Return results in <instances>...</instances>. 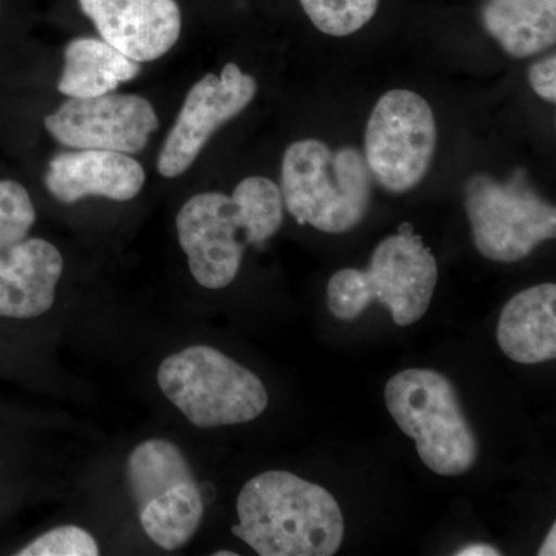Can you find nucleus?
I'll return each mask as SVG.
<instances>
[{"instance_id": "obj_1", "label": "nucleus", "mask_w": 556, "mask_h": 556, "mask_svg": "<svg viewBox=\"0 0 556 556\" xmlns=\"http://www.w3.org/2000/svg\"><path fill=\"white\" fill-rule=\"evenodd\" d=\"M232 533L262 556H331L345 536L336 497L289 471L254 477L237 500Z\"/></svg>"}, {"instance_id": "obj_2", "label": "nucleus", "mask_w": 556, "mask_h": 556, "mask_svg": "<svg viewBox=\"0 0 556 556\" xmlns=\"http://www.w3.org/2000/svg\"><path fill=\"white\" fill-rule=\"evenodd\" d=\"M439 278L437 257L409 223L380 241L367 269H340L328 281L332 316L353 321L372 305L386 306L397 327L426 316Z\"/></svg>"}, {"instance_id": "obj_3", "label": "nucleus", "mask_w": 556, "mask_h": 556, "mask_svg": "<svg viewBox=\"0 0 556 556\" xmlns=\"http://www.w3.org/2000/svg\"><path fill=\"white\" fill-rule=\"evenodd\" d=\"M280 190L299 225L345 233L367 217L372 175L356 148L332 150L320 139H300L285 152Z\"/></svg>"}, {"instance_id": "obj_4", "label": "nucleus", "mask_w": 556, "mask_h": 556, "mask_svg": "<svg viewBox=\"0 0 556 556\" xmlns=\"http://www.w3.org/2000/svg\"><path fill=\"white\" fill-rule=\"evenodd\" d=\"M394 422L416 442L420 459L439 477H460L477 464L479 444L456 388L441 372L408 368L387 382Z\"/></svg>"}, {"instance_id": "obj_5", "label": "nucleus", "mask_w": 556, "mask_h": 556, "mask_svg": "<svg viewBox=\"0 0 556 556\" xmlns=\"http://www.w3.org/2000/svg\"><path fill=\"white\" fill-rule=\"evenodd\" d=\"M159 386L200 428L239 426L268 408L262 380L215 348L197 345L172 354L161 364Z\"/></svg>"}, {"instance_id": "obj_6", "label": "nucleus", "mask_w": 556, "mask_h": 556, "mask_svg": "<svg viewBox=\"0 0 556 556\" xmlns=\"http://www.w3.org/2000/svg\"><path fill=\"white\" fill-rule=\"evenodd\" d=\"M127 481L146 535L164 551L186 546L201 525L203 496L177 445L150 439L131 452Z\"/></svg>"}, {"instance_id": "obj_7", "label": "nucleus", "mask_w": 556, "mask_h": 556, "mask_svg": "<svg viewBox=\"0 0 556 556\" xmlns=\"http://www.w3.org/2000/svg\"><path fill=\"white\" fill-rule=\"evenodd\" d=\"M464 206L475 247L493 262H519L555 239V206L527 185L525 174L506 181L473 175L464 189Z\"/></svg>"}, {"instance_id": "obj_8", "label": "nucleus", "mask_w": 556, "mask_h": 556, "mask_svg": "<svg viewBox=\"0 0 556 556\" xmlns=\"http://www.w3.org/2000/svg\"><path fill=\"white\" fill-rule=\"evenodd\" d=\"M438 144L433 110L412 90H390L369 116L365 161L390 193H405L427 177Z\"/></svg>"}, {"instance_id": "obj_9", "label": "nucleus", "mask_w": 556, "mask_h": 556, "mask_svg": "<svg viewBox=\"0 0 556 556\" xmlns=\"http://www.w3.org/2000/svg\"><path fill=\"white\" fill-rule=\"evenodd\" d=\"M179 244L193 278L207 289L229 287L239 274L251 229L233 197L204 192L186 201L177 215Z\"/></svg>"}, {"instance_id": "obj_10", "label": "nucleus", "mask_w": 556, "mask_h": 556, "mask_svg": "<svg viewBox=\"0 0 556 556\" xmlns=\"http://www.w3.org/2000/svg\"><path fill=\"white\" fill-rule=\"evenodd\" d=\"M257 80L241 72L237 64H226L219 76L201 78L186 97L177 121L159 155L160 175L177 178L199 159L215 131L239 116L254 101Z\"/></svg>"}, {"instance_id": "obj_11", "label": "nucleus", "mask_w": 556, "mask_h": 556, "mask_svg": "<svg viewBox=\"0 0 556 556\" xmlns=\"http://www.w3.org/2000/svg\"><path fill=\"white\" fill-rule=\"evenodd\" d=\"M159 126L155 109L138 94L70 98L46 118L51 137L67 148L127 155L141 152Z\"/></svg>"}, {"instance_id": "obj_12", "label": "nucleus", "mask_w": 556, "mask_h": 556, "mask_svg": "<svg viewBox=\"0 0 556 556\" xmlns=\"http://www.w3.org/2000/svg\"><path fill=\"white\" fill-rule=\"evenodd\" d=\"M101 38L137 62L164 56L181 33L175 0H79Z\"/></svg>"}, {"instance_id": "obj_13", "label": "nucleus", "mask_w": 556, "mask_h": 556, "mask_svg": "<svg viewBox=\"0 0 556 556\" xmlns=\"http://www.w3.org/2000/svg\"><path fill=\"white\" fill-rule=\"evenodd\" d=\"M146 172L127 153L110 150L79 149L50 161L46 186L51 195L64 204L86 197H104L129 201L141 192Z\"/></svg>"}, {"instance_id": "obj_14", "label": "nucleus", "mask_w": 556, "mask_h": 556, "mask_svg": "<svg viewBox=\"0 0 556 556\" xmlns=\"http://www.w3.org/2000/svg\"><path fill=\"white\" fill-rule=\"evenodd\" d=\"M64 270L50 241L24 239L0 251V317L35 318L53 306Z\"/></svg>"}, {"instance_id": "obj_15", "label": "nucleus", "mask_w": 556, "mask_h": 556, "mask_svg": "<svg viewBox=\"0 0 556 556\" xmlns=\"http://www.w3.org/2000/svg\"><path fill=\"white\" fill-rule=\"evenodd\" d=\"M497 345L510 361L536 365L556 357V287L536 285L514 295L496 328Z\"/></svg>"}, {"instance_id": "obj_16", "label": "nucleus", "mask_w": 556, "mask_h": 556, "mask_svg": "<svg viewBox=\"0 0 556 556\" xmlns=\"http://www.w3.org/2000/svg\"><path fill=\"white\" fill-rule=\"evenodd\" d=\"M481 21L515 60L535 56L556 42V0H489Z\"/></svg>"}, {"instance_id": "obj_17", "label": "nucleus", "mask_w": 556, "mask_h": 556, "mask_svg": "<svg viewBox=\"0 0 556 556\" xmlns=\"http://www.w3.org/2000/svg\"><path fill=\"white\" fill-rule=\"evenodd\" d=\"M139 62L130 60L104 39L78 38L65 47L64 70L58 90L68 98H97L137 78Z\"/></svg>"}, {"instance_id": "obj_18", "label": "nucleus", "mask_w": 556, "mask_h": 556, "mask_svg": "<svg viewBox=\"0 0 556 556\" xmlns=\"http://www.w3.org/2000/svg\"><path fill=\"white\" fill-rule=\"evenodd\" d=\"M247 215L252 244H263L276 236L283 223V197L273 179L249 177L232 193Z\"/></svg>"}, {"instance_id": "obj_19", "label": "nucleus", "mask_w": 556, "mask_h": 556, "mask_svg": "<svg viewBox=\"0 0 556 556\" xmlns=\"http://www.w3.org/2000/svg\"><path fill=\"white\" fill-rule=\"evenodd\" d=\"M311 22L325 35L345 38L375 17L379 0H300Z\"/></svg>"}, {"instance_id": "obj_20", "label": "nucleus", "mask_w": 556, "mask_h": 556, "mask_svg": "<svg viewBox=\"0 0 556 556\" xmlns=\"http://www.w3.org/2000/svg\"><path fill=\"white\" fill-rule=\"evenodd\" d=\"M35 219L27 189L13 179H0V251L27 239Z\"/></svg>"}, {"instance_id": "obj_21", "label": "nucleus", "mask_w": 556, "mask_h": 556, "mask_svg": "<svg viewBox=\"0 0 556 556\" xmlns=\"http://www.w3.org/2000/svg\"><path fill=\"white\" fill-rule=\"evenodd\" d=\"M20 556H97L100 547L86 530L76 526H62L36 538Z\"/></svg>"}, {"instance_id": "obj_22", "label": "nucleus", "mask_w": 556, "mask_h": 556, "mask_svg": "<svg viewBox=\"0 0 556 556\" xmlns=\"http://www.w3.org/2000/svg\"><path fill=\"white\" fill-rule=\"evenodd\" d=\"M529 83L538 97L544 101H556V54H547L529 68Z\"/></svg>"}, {"instance_id": "obj_23", "label": "nucleus", "mask_w": 556, "mask_h": 556, "mask_svg": "<svg viewBox=\"0 0 556 556\" xmlns=\"http://www.w3.org/2000/svg\"><path fill=\"white\" fill-rule=\"evenodd\" d=\"M456 556H497L501 555V552L497 548L489 546V544H470V546H466L459 548V551L455 552Z\"/></svg>"}, {"instance_id": "obj_24", "label": "nucleus", "mask_w": 556, "mask_h": 556, "mask_svg": "<svg viewBox=\"0 0 556 556\" xmlns=\"http://www.w3.org/2000/svg\"><path fill=\"white\" fill-rule=\"evenodd\" d=\"M538 555L540 556H554L556 555V526H552L551 532L544 543L541 544L540 551H538Z\"/></svg>"}, {"instance_id": "obj_25", "label": "nucleus", "mask_w": 556, "mask_h": 556, "mask_svg": "<svg viewBox=\"0 0 556 556\" xmlns=\"http://www.w3.org/2000/svg\"><path fill=\"white\" fill-rule=\"evenodd\" d=\"M215 556H237L236 552H215Z\"/></svg>"}]
</instances>
